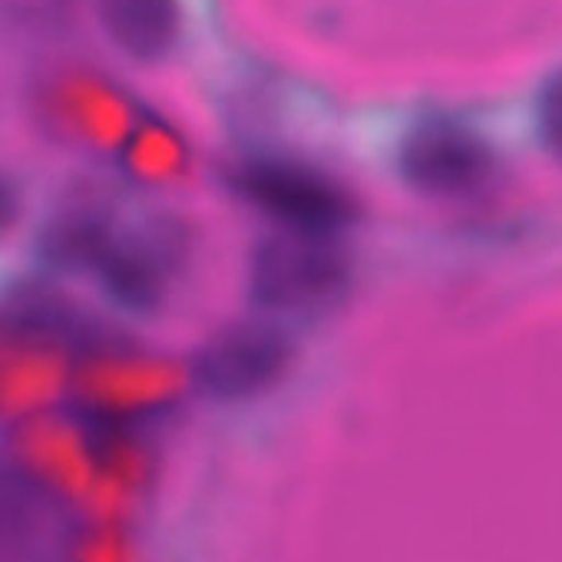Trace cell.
<instances>
[{
  "mask_svg": "<svg viewBox=\"0 0 562 562\" xmlns=\"http://www.w3.org/2000/svg\"><path fill=\"white\" fill-rule=\"evenodd\" d=\"M345 238H318L274 228L248 251L245 292L258 315L274 322H305L335 312L348 292L355 265Z\"/></svg>",
  "mask_w": 562,
  "mask_h": 562,
  "instance_id": "6da1fadb",
  "label": "cell"
},
{
  "mask_svg": "<svg viewBox=\"0 0 562 562\" xmlns=\"http://www.w3.org/2000/svg\"><path fill=\"white\" fill-rule=\"evenodd\" d=\"M228 186L245 205L285 232L345 238L361 218V205L341 179L292 156H248L235 162Z\"/></svg>",
  "mask_w": 562,
  "mask_h": 562,
  "instance_id": "7a4b0ae2",
  "label": "cell"
},
{
  "mask_svg": "<svg viewBox=\"0 0 562 562\" xmlns=\"http://www.w3.org/2000/svg\"><path fill=\"white\" fill-rule=\"evenodd\" d=\"M189 251L192 238L186 222L176 215H149L136 225H120L90 278L120 315L159 318L189 268Z\"/></svg>",
  "mask_w": 562,
  "mask_h": 562,
  "instance_id": "3957f363",
  "label": "cell"
},
{
  "mask_svg": "<svg viewBox=\"0 0 562 562\" xmlns=\"http://www.w3.org/2000/svg\"><path fill=\"white\" fill-rule=\"evenodd\" d=\"M299 341L268 315L218 328L189 361V387L212 404H251L285 384Z\"/></svg>",
  "mask_w": 562,
  "mask_h": 562,
  "instance_id": "277c9868",
  "label": "cell"
},
{
  "mask_svg": "<svg viewBox=\"0 0 562 562\" xmlns=\"http://www.w3.org/2000/svg\"><path fill=\"white\" fill-rule=\"evenodd\" d=\"M37 110L54 139L90 156H116L143 116L136 97L126 87L90 67L57 70L41 87Z\"/></svg>",
  "mask_w": 562,
  "mask_h": 562,
  "instance_id": "5b68a950",
  "label": "cell"
},
{
  "mask_svg": "<svg viewBox=\"0 0 562 562\" xmlns=\"http://www.w3.org/2000/svg\"><path fill=\"white\" fill-rule=\"evenodd\" d=\"M0 338L41 341L67 351H97L120 345L123 331L106 325L93 308L74 299L64 285L47 274L11 278L0 289Z\"/></svg>",
  "mask_w": 562,
  "mask_h": 562,
  "instance_id": "8992f818",
  "label": "cell"
},
{
  "mask_svg": "<svg viewBox=\"0 0 562 562\" xmlns=\"http://www.w3.org/2000/svg\"><path fill=\"white\" fill-rule=\"evenodd\" d=\"M189 384V364L120 345L87 351L80 358L77 387L97 414H143L169 404Z\"/></svg>",
  "mask_w": 562,
  "mask_h": 562,
  "instance_id": "52a82bcc",
  "label": "cell"
},
{
  "mask_svg": "<svg viewBox=\"0 0 562 562\" xmlns=\"http://www.w3.org/2000/svg\"><path fill=\"white\" fill-rule=\"evenodd\" d=\"M493 149L470 130L430 120L414 126L397 149L401 179L434 199H460L483 189L493 176Z\"/></svg>",
  "mask_w": 562,
  "mask_h": 562,
  "instance_id": "ba28073f",
  "label": "cell"
},
{
  "mask_svg": "<svg viewBox=\"0 0 562 562\" xmlns=\"http://www.w3.org/2000/svg\"><path fill=\"white\" fill-rule=\"evenodd\" d=\"M120 218L110 202L97 195H77L57 205L34 235V258L47 274H93L110 251Z\"/></svg>",
  "mask_w": 562,
  "mask_h": 562,
  "instance_id": "9c48e42d",
  "label": "cell"
},
{
  "mask_svg": "<svg viewBox=\"0 0 562 562\" xmlns=\"http://www.w3.org/2000/svg\"><path fill=\"white\" fill-rule=\"evenodd\" d=\"M97 18L106 41L146 67L169 60L186 34L179 0H97Z\"/></svg>",
  "mask_w": 562,
  "mask_h": 562,
  "instance_id": "30bf717a",
  "label": "cell"
},
{
  "mask_svg": "<svg viewBox=\"0 0 562 562\" xmlns=\"http://www.w3.org/2000/svg\"><path fill=\"white\" fill-rule=\"evenodd\" d=\"M54 522L50 490L31 467L0 460V562H27Z\"/></svg>",
  "mask_w": 562,
  "mask_h": 562,
  "instance_id": "8fae6325",
  "label": "cell"
},
{
  "mask_svg": "<svg viewBox=\"0 0 562 562\" xmlns=\"http://www.w3.org/2000/svg\"><path fill=\"white\" fill-rule=\"evenodd\" d=\"M116 169L126 182L143 189H162L182 182L192 169V149L186 133L166 116L143 113L116 149Z\"/></svg>",
  "mask_w": 562,
  "mask_h": 562,
  "instance_id": "7c38bea8",
  "label": "cell"
},
{
  "mask_svg": "<svg viewBox=\"0 0 562 562\" xmlns=\"http://www.w3.org/2000/svg\"><path fill=\"white\" fill-rule=\"evenodd\" d=\"M74 351L41 341L0 338V414L27 411L57 394L70 374Z\"/></svg>",
  "mask_w": 562,
  "mask_h": 562,
  "instance_id": "4fadbf2b",
  "label": "cell"
},
{
  "mask_svg": "<svg viewBox=\"0 0 562 562\" xmlns=\"http://www.w3.org/2000/svg\"><path fill=\"white\" fill-rule=\"evenodd\" d=\"M539 133L549 153L562 159V74H555L539 97Z\"/></svg>",
  "mask_w": 562,
  "mask_h": 562,
  "instance_id": "5bb4252c",
  "label": "cell"
},
{
  "mask_svg": "<svg viewBox=\"0 0 562 562\" xmlns=\"http://www.w3.org/2000/svg\"><path fill=\"white\" fill-rule=\"evenodd\" d=\"M24 218V195L14 179L0 172V238H8Z\"/></svg>",
  "mask_w": 562,
  "mask_h": 562,
  "instance_id": "9a60e30c",
  "label": "cell"
}]
</instances>
